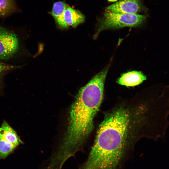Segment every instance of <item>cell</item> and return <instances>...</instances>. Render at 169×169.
Returning <instances> with one entry per match:
<instances>
[{
    "label": "cell",
    "mask_w": 169,
    "mask_h": 169,
    "mask_svg": "<svg viewBox=\"0 0 169 169\" xmlns=\"http://www.w3.org/2000/svg\"><path fill=\"white\" fill-rule=\"evenodd\" d=\"M108 68L96 74L80 89L71 105L68 128L59 145L51 154L53 160L63 165L83 149L93 128V119L102 102Z\"/></svg>",
    "instance_id": "1"
},
{
    "label": "cell",
    "mask_w": 169,
    "mask_h": 169,
    "mask_svg": "<svg viewBox=\"0 0 169 169\" xmlns=\"http://www.w3.org/2000/svg\"><path fill=\"white\" fill-rule=\"evenodd\" d=\"M108 1L110 2H115L117 1L118 0H107Z\"/></svg>",
    "instance_id": "12"
},
{
    "label": "cell",
    "mask_w": 169,
    "mask_h": 169,
    "mask_svg": "<svg viewBox=\"0 0 169 169\" xmlns=\"http://www.w3.org/2000/svg\"><path fill=\"white\" fill-rule=\"evenodd\" d=\"M14 0H0V16H5L17 11Z\"/></svg>",
    "instance_id": "9"
},
{
    "label": "cell",
    "mask_w": 169,
    "mask_h": 169,
    "mask_svg": "<svg viewBox=\"0 0 169 169\" xmlns=\"http://www.w3.org/2000/svg\"><path fill=\"white\" fill-rule=\"evenodd\" d=\"M146 16L137 13H124L105 11L99 21L98 29L94 36L97 37L102 31L117 29L126 27H135L142 24Z\"/></svg>",
    "instance_id": "2"
},
{
    "label": "cell",
    "mask_w": 169,
    "mask_h": 169,
    "mask_svg": "<svg viewBox=\"0 0 169 169\" xmlns=\"http://www.w3.org/2000/svg\"><path fill=\"white\" fill-rule=\"evenodd\" d=\"M16 146L0 137V158L4 159Z\"/></svg>",
    "instance_id": "10"
},
{
    "label": "cell",
    "mask_w": 169,
    "mask_h": 169,
    "mask_svg": "<svg viewBox=\"0 0 169 169\" xmlns=\"http://www.w3.org/2000/svg\"><path fill=\"white\" fill-rule=\"evenodd\" d=\"M140 0H120L105 8V11L124 13H137L141 9Z\"/></svg>",
    "instance_id": "4"
},
{
    "label": "cell",
    "mask_w": 169,
    "mask_h": 169,
    "mask_svg": "<svg viewBox=\"0 0 169 169\" xmlns=\"http://www.w3.org/2000/svg\"><path fill=\"white\" fill-rule=\"evenodd\" d=\"M85 21L84 16L79 11L67 5L63 16V28L76 27Z\"/></svg>",
    "instance_id": "5"
},
{
    "label": "cell",
    "mask_w": 169,
    "mask_h": 169,
    "mask_svg": "<svg viewBox=\"0 0 169 169\" xmlns=\"http://www.w3.org/2000/svg\"><path fill=\"white\" fill-rule=\"evenodd\" d=\"M146 78L141 72L132 71L122 74L117 82L119 84L127 87L134 86L141 84Z\"/></svg>",
    "instance_id": "6"
},
{
    "label": "cell",
    "mask_w": 169,
    "mask_h": 169,
    "mask_svg": "<svg viewBox=\"0 0 169 169\" xmlns=\"http://www.w3.org/2000/svg\"><path fill=\"white\" fill-rule=\"evenodd\" d=\"M18 66H15L8 65L0 62V74L3 71L19 67Z\"/></svg>",
    "instance_id": "11"
},
{
    "label": "cell",
    "mask_w": 169,
    "mask_h": 169,
    "mask_svg": "<svg viewBox=\"0 0 169 169\" xmlns=\"http://www.w3.org/2000/svg\"><path fill=\"white\" fill-rule=\"evenodd\" d=\"M18 49L19 41L17 35L0 26V59L10 58Z\"/></svg>",
    "instance_id": "3"
},
{
    "label": "cell",
    "mask_w": 169,
    "mask_h": 169,
    "mask_svg": "<svg viewBox=\"0 0 169 169\" xmlns=\"http://www.w3.org/2000/svg\"><path fill=\"white\" fill-rule=\"evenodd\" d=\"M67 4L64 2L57 1L53 5L51 14L58 25L63 28V16Z\"/></svg>",
    "instance_id": "8"
},
{
    "label": "cell",
    "mask_w": 169,
    "mask_h": 169,
    "mask_svg": "<svg viewBox=\"0 0 169 169\" xmlns=\"http://www.w3.org/2000/svg\"><path fill=\"white\" fill-rule=\"evenodd\" d=\"M0 137L16 146L22 143L15 131L5 121L0 127Z\"/></svg>",
    "instance_id": "7"
}]
</instances>
